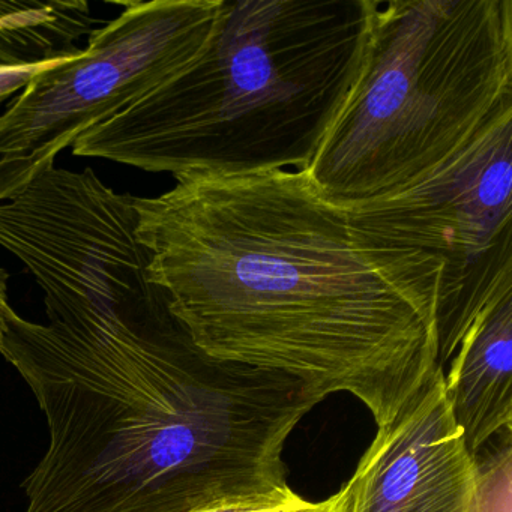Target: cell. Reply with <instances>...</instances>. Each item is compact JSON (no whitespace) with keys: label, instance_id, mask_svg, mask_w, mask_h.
I'll list each match as a JSON object with an SVG mask.
<instances>
[{"label":"cell","instance_id":"6da1fadb","mask_svg":"<svg viewBox=\"0 0 512 512\" xmlns=\"http://www.w3.org/2000/svg\"><path fill=\"white\" fill-rule=\"evenodd\" d=\"M136 229L125 209H77L20 248L47 323L14 313L0 353L50 433L26 512H193L290 488L284 445L320 398L203 352Z\"/></svg>","mask_w":512,"mask_h":512},{"label":"cell","instance_id":"7a4b0ae2","mask_svg":"<svg viewBox=\"0 0 512 512\" xmlns=\"http://www.w3.org/2000/svg\"><path fill=\"white\" fill-rule=\"evenodd\" d=\"M134 206L149 278L208 355L349 392L377 427L439 367L442 263L356 229L307 172L179 176Z\"/></svg>","mask_w":512,"mask_h":512},{"label":"cell","instance_id":"3957f363","mask_svg":"<svg viewBox=\"0 0 512 512\" xmlns=\"http://www.w3.org/2000/svg\"><path fill=\"white\" fill-rule=\"evenodd\" d=\"M380 0H223L199 59L77 157L173 176L305 172L364 68Z\"/></svg>","mask_w":512,"mask_h":512},{"label":"cell","instance_id":"277c9868","mask_svg":"<svg viewBox=\"0 0 512 512\" xmlns=\"http://www.w3.org/2000/svg\"><path fill=\"white\" fill-rule=\"evenodd\" d=\"M512 116V0H380L364 68L305 172L338 206L424 178Z\"/></svg>","mask_w":512,"mask_h":512},{"label":"cell","instance_id":"5b68a950","mask_svg":"<svg viewBox=\"0 0 512 512\" xmlns=\"http://www.w3.org/2000/svg\"><path fill=\"white\" fill-rule=\"evenodd\" d=\"M88 46L35 76L0 115V203L55 167L64 149L202 56L223 0L124 2Z\"/></svg>","mask_w":512,"mask_h":512},{"label":"cell","instance_id":"8992f818","mask_svg":"<svg viewBox=\"0 0 512 512\" xmlns=\"http://www.w3.org/2000/svg\"><path fill=\"white\" fill-rule=\"evenodd\" d=\"M340 208L365 235L442 263L436 337L445 370L473 323L512 296V116L419 181Z\"/></svg>","mask_w":512,"mask_h":512},{"label":"cell","instance_id":"52a82bcc","mask_svg":"<svg viewBox=\"0 0 512 512\" xmlns=\"http://www.w3.org/2000/svg\"><path fill=\"white\" fill-rule=\"evenodd\" d=\"M349 512H484L481 464L455 424L437 367L344 485Z\"/></svg>","mask_w":512,"mask_h":512},{"label":"cell","instance_id":"ba28073f","mask_svg":"<svg viewBox=\"0 0 512 512\" xmlns=\"http://www.w3.org/2000/svg\"><path fill=\"white\" fill-rule=\"evenodd\" d=\"M445 373V392L467 448L482 446L512 425V296L488 308L464 335Z\"/></svg>","mask_w":512,"mask_h":512},{"label":"cell","instance_id":"9c48e42d","mask_svg":"<svg viewBox=\"0 0 512 512\" xmlns=\"http://www.w3.org/2000/svg\"><path fill=\"white\" fill-rule=\"evenodd\" d=\"M92 23L88 2H0V103L79 55Z\"/></svg>","mask_w":512,"mask_h":512},{"label":"cell","instance_id":"30bf717a","mask_svg":"<svg viewBox=\"0 0 512 512\" xmlns=\"http://www.w3.org/2000/svg\"><path fill=\"white\" fill-rule=\"evenodd\" d=\"M308 503L310 500L299 496L292 488H286L266 496L230 500V502L217 503L193 512H295L305 508Z\"/></svg>","mask_w":512,"mask_h":512},{"label":"cell","instance_id":"8fae6325","mask_svg":"<svg viewBox=\"0 0 512 512\" xmlns=\"http://www.w3.org/2000/svg\"><path fill=\"white\" fill-rule=\"evenodd\" d=\"M295 512H349V496H347L346 487H341L340 491L322 502H310L305 508Z\"/></svg>","mask_w":512,"mask_h":512},{"label":"cell","instance_id":"7c38bea8","mask_svg":"<svg viewBox=\"0 0 512 512\" xmlns=\"http://www.w3.org/2000/svg\"><path fill=\"white\" fill-rule=\"evenodd\" d=\"M8 278H10L8 272L0 268V344L7 335L11 316L16 313L8 302Z\"/></svg>","mask_w":512,"mask_h":512}]
</instances>
